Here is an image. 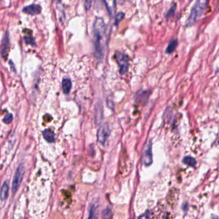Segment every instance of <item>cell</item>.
<instances>
[{
    "label": "cell",
    "mask_w": 219,
    "mask_h": 219,
    "mask_svg": "<svg viewBox=\"0 0 219 219\" xmlns=\"http://www.w3.org/2000/svg\"><path fill=\"white\" fill-rule=\"evenodd\" d=\"M12 119H13L12 115L11 114H8L5 116L3 121L6 123H10L12 121Z\"/></svg>",
    "instance_id": "cell-18"
},
{
    "label": "cell",
    "mask_w": 219,
    "mask_h": 219,
    "mask_svg": "<svg viewBox=\"0 0 219 219\" xmlns=\"http://www.w3.org/2000/svg\"><path fill=\"white\" fill-rule=\"evenodd\" d=\"M106 26L103 18L96 17L93 25L94 50L97 58H103L105 45Z\"/></svg>",
    "instance_id": "cell-1"
},
{
    "label": "cell",
    "mask_w": 219,
    "mask_h": 219,
    "mask_svg": "<svg viewBox=\"0 0 219 219\" xmlns=\"http://www.w3.org/2000/svg\"><path fill=\"white\" fill-rule=\"evenodd\" d=\"M43 136L44 138L48 142L52 143L55 141V136H54L53 132H52L50 129H47L43 132Z\"/></svg>",
    "instance_id": "cell-12"
},
{
    "label": "cell",
    "mask_w": 219,
    "mask_h": 219,
    "mask_svg": "<svg viewBox=\"0 0 219 219\" xmlns=\"http://www.w3.org/2000/svg\"><path fill=\"white\" fill-rule=\"evenodd\" d=\"M116 61L120 66V73L121 75L125 74L129 69L127 55L122 52L118 53L116 54Z\"/></svg>",
    "instance_id": "cell-4"
},
{
    "label": "cell",
    "mask_w": 219,
    "mask_h": 219,
    "mask_svg": "<svg viewBox=\"0 0 219 219\" xmlns=\"http://www.w3.org/2000/svg\"><path fill=\"white\" fill-rule=\"evenodd\" d=\"M178 44V41L177 39L172 40L169 42L168 45L166 49V53L168 54H171L174 52L175 50L176 49V47Z\"/></svg>",
    "instance_id": "cell-13"
},
{
    "label": "cell",
    "mask_w": 219,
    "mask_h": 219,
    "mask_svg": "<svg viewBox=\"0 0 219 219\" xmlns=\"http://www.w3.org/2000/svg\"><path fill=\"white\" fill-rule=\"evenodd\" d=\"M62 86H63V90L65 94H68L72 87V83L71 80L69 78H64L62 82Z\"/></svg>",
    "instance_id": "cell-10"
},
{
    "label": "cell",
    "mask_w": 219,
    "mask_h": 219,
    "mask_svg": "<svg viewBox=\"0 0 219 219\" xmlns=\"http://www.w3.org/2000/svg\"><path fill=\"white\" fill-rule=\"evenodd\" d=\"M10 44V39H9V34L7 31L5 32L3 37L1 48H0V52L3 57H5L7 55L8 50H9Z\"/></svg>",
    "instance_id": "cell-7"
},
{
    "label": "cell",
    "mask_w": 219,
    "mask_h": 219,
    "mask_svg": "<svg viewBox=\"0 0 219 219\" xmlns=\"http://www.w3.org/2000/svg\"><path fill=\"white\" fill-rule=\"evenodd\" d=\"M124 13L123 12H118L117 14L115 16V25H118V23L120 22V21H121V20L124 17Z\"/></svg>",
    "instance_id": "cell-16"
},
{
    "label": "cell",
    "mask_w": 219,
    "mask_h": 219,
    "mask_svg": "<svg viewBox=\"0 0 219 219\" xmlns=\"http://www.w3.org/2000/svg\"><path fill=\"white\" fill-rule=\"evenodd\" d=\"M208 0H197L191 13L186 21V26H191L197 22V21L203 14L206 9Z\"/></svg>",
    "instance_id": "cell-2"
},
{
    "label": "cell",
    "mask_w": 219,
    "mask_h": 219,
    "mask_svg": "<svg viewBox=\"0 0 219 219\" xmlns=\"http://www.w3.org/2000/svg\"><path fill=\"white\" fill-rule=\"evenodd\" d=\"M175 9H176V7L175 6H172L171 8H170V9L168 11L167 13H166V18H169L170 17H172V16L173 15V14H174V12H175Z\"/></svg>",
    "instance_id": "cell-17"
},
{
    "label": "cell",
    "mask_w": 219,
    "mask_h": 219,
    "mask_svg": "<svg viewBox=\"0 0 219 219\" xmlns=\"http://www.w3.org/2000/svg\"><path fill=\"white\" fill-rule=\"evenodd\" d=\"M183 161L185 164H187V165L191 167L195 166L196 163H197L195 159L193 158H191V157H186V158L183 159Z\"/></svg>",
    "instance_id": "cell-14"
},
{
    "label": "cell",
    "mask_w": 219,
    "mask_h": 219,
    "mask_svg": "<svg viewBox=\"0 0 219 219\" xmlns=\"http://www.w3.org/2000/svg\"><path fill=\"white\" fill-rule=\"evenodd\" d=\"M41 10L42 8L40 5L36 4H32L24 7L23 9V12L26 13V14L35 15L39 14V13L41 12Z\"/></svg>",
    "instance_id": "cell-8"
},
{
    "label": "cell",
    "mask_w": 219,
    "mask_h": 219,
    "mask_svg": "<svg viewBox=\"0 0 219 219\" xmlns=\"http://www.w3.org/2000/svg\"><path fill=\"white\" fill-rule=\"evenodd\" d=\"M25 42L27 44H31L32 46H36V42H35V39L32 36H26L24 37Z\"/></svg>",
    "instance_id": "cell-15"
},
{
    "label": "cell",
    "mask_w": 219,
    "mask_h": 219,
    "mask_svg": "<svg viewBox=\"0 0 219 219\" xmlns=\"http://www.w3.org/2000/svg\"><path fill=\"white\" fill-rule=\"evenodd\" d=\"M110 134V130L106 124L102 125L98 131V139L102 144H104Z\"/></svg>",
    "instance_id": "cell-5"
},
{
    "label": "cell",
    "mask_w": 219,
    "mask_h": 219,
    "mask_svg": "<svg viewBox=\"0 0 219 219\" xmlns=\"http://www.w3.org/2000/svg\"><path fill=\"white\" fill-rule=\"evenodd\" d=\"M104 1L110 16L113 17L115 14L116 10V0H104Z\"/></svg>",
    "instance_id": "cell-9"
},
{
    "label": "cell",
    "mask_w": 219,
    "mask_h": 219,
    "mask_svg": "<svg viewBox=\"0 0 219 219\" xmlns=\"http://www.w3.org/2000/svg\"><path fill=\"white\" fill-rule=\"evenodd\" d=\"M9 183L7 181V182H5L3 185L2 186V188L1 190L0 198H1L2 201H5V200L7 199L8 195H9Z\"/></svg>",
    "instance_id": "cell-11"
},
{
    "label": "cell",
    "mask_w": 219,
    "mask_h": 219,
    "mask_svg": "<svg viewBox=\"0 0 219 219\" xmlns=\"http://www.w3.org/2000/svg\"><path fill=\"white\" fill-rule=\"evenodd\" d=\"M25 166H24L23 164L20 165V166L18 168L17 170H16L12 186L13 193H15L18 191L19 188H20L21 183L23 181L24 174H25Z\"/></svg>",
    "instance_id": "cell-3"
},
{
    "label": "cell",
    "mask_w": 219,
    "mask_h": 219,
    "mask_svg": "<svg viewBox=\"0 0 219 219\" xmlns=\"http://www.w3.org/2000/svg\"><path fill=\"white\" fill-rule=\"evenodd\" d=\"M143 162L146 166L150 165L152 162V145H151L150 142L148 143L147 147H145V150L143 151Z\"/></svg>",
    "instance_id": "cell-6"
}]
</instances>
